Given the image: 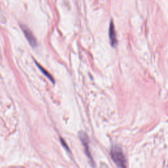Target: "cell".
Returning <instances> with one entry per match:
<instances>
[{
    "mask_svg": "<svg viewBox=\"0 0 168 168\" xmlns=\"http://www.w3.org/2000/svg\"><path fill=\"white\" fill-rule=\"evenodd\" d=\"M79 136H80V139L82 142V144H83V145L84 146L85 153H86L88 158L91 160L92 163L93 164L94 163L93 160V158L91 157V154H90V151H89V140H88V137L87 136V135L85 133H84V132H80L79 134Z\"/></svg>",
    "mask_w": 168,
    "mask_h": 168,
    "instance_id": "3",
    "label": "cell"
},
{
    "mask_svg": "<svg viewBox=\"0 0 168 168\" xmlns=\"http://www.w3.org/2000/svg\"><path fill=\"white\" fill-rule=\"evenodd\" d=\"M109 38L111 45L113 47H115L117 45V39H116V34L115 28L112 21L110 22V27H109Z\"/></svg>",
    "mask_w": 168,
    "mask_h": 168,
    "instance_id": "4",
    "label": "cell"
},
{
    "mask_svg": "<svg viewBox=\"0 0 168 168\" xmlns=\"http://www.w3.org/2000/svg\"><path fill=\"white\" fill-rule=\"evenodd\" d=\"M110 155H111L114 162L115 163L118 167L127 168L126 157H125L122 150L120 146L117 145L113 146L111 151H110Z\"/></svg>",
    "mask_w": 168,
    "mask_h": 168,
    "instance_id": "1",
    "label": "cell"
},
{
    "mask_svg": "<svg viewBox=\"0 0 168 168\" xmlns=\"http://www.w3.org/2000/svg\"><path fill=\"white\" fill-rule=\"evenodd\" d=\"M21 28L23 33L25 35V37L27 39V40L29 42V44L32 47H35L37 46V40L36 38H35L34 34L32 33V32L30 30V28H28L25 25H21Z\"/></svg>",
    "mask_w": 168,
    "mask_h": 168,
    "instance_id": "2",
    "label": "cell"
},
{
    "mask_svg": "<svg viewBox=\"0 0 168 168\" xmlns=\"http://www.w3.org/2000/svg\"><path fill=\"white\" fill-rule=\"evenodd\" d=\"M35 64H36V65L38 66V67L39 68V69H40V70H41V72L44 74L45 76L47 77L48 79L51 81L53 84H54L55 83V80H54V79H53V78L52 77V76L51 74H50L49 73H48L47 72V70H46L45 69H44V68H43L40 64H39L36 61H35Z\"/></svg>",
    "mask_w": 168,
    "mask_h": 168,
    "instance_id": "5",
    "label": "cell"
}]
</instances>
